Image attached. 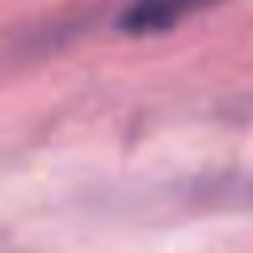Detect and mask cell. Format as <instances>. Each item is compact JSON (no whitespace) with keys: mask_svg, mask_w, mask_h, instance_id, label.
Masks as SVG:
<instances>
[{"mask_svg":"<svg viewBox=\"0 0 253 253\" xmlns=\"http://www.w3.org/2000/svg\"><path fill=\"white\" fill-rule=\"evenodd\" d=\"M210 4L213 0H126L115 28L126 36H162V32L194 20Z\"/></svg>","mask_w":253,"mask_h":253,"instance_id":"cell-1","label":"cell"}]
</instances>
